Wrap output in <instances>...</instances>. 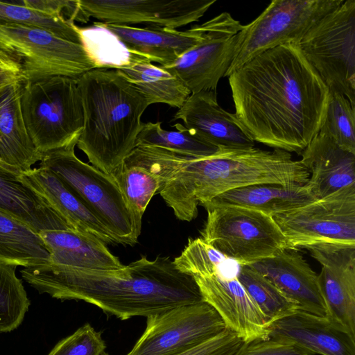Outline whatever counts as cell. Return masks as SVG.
I'll use <instances>...</instances> for the list:
<instances>
[{
  "instance_id": "obj_1",
  "label": "cell",
  "mask_w": 355,
  "mask_h": 355,
  "mask_svg": "<svg viewBox=\"0 0 355 355\" xmlns=\"http://www.w3.org/2000/svg\"><path fill=\"white\" fill-rule=\"evenodd\" d=\"M227 78L234 114L254 141L301 154L318 133L329 90L299 43L269 49Z\"/></svg>"
},
{
  "instance_id": "obj_2",
  "label": "cell",
  "mask_w": 355,
  "mask_h": 355,
  "mask_svg": "<svg viewBox=\"0 0 355 355\" xmlns=\"http://www.w3.org/2000/svg\"><path fill=\"white\" fill-rule=\"evenodd\" d=\"M20 273L40 294L61 300H83L123 320L204 301L193 277L178 269L169 257H141L115 270L47 261L22 268Z\"/></svg>"
},
{
  "instance_id": "obj_3",
  "label": "cell",
  "mask_w": 355,
  "mask_h": 355,
  "mask_svg": "<svg viewBox=\"0 0 355 355\" xmlns=\"http://www.w3.org/2000/svg\"><path fill=\"white\" fill-rule=\"evenodd\" d=\"M166 168L159 193L176 218L187 222L197 217L198 205L228 191L263 184L304 185L309 178L289 153L254 147L219 149L202 158L173 153Z\"/></svg>"
},
{
  "instance_id": "obj_4",
  "label": "cell",
  "mask_w": 355,
  "mask_h": 355,
  "mask_svg": "<svg viewBox=\"0 0 355 355\" xmlns=\"http://www.w3.org/2000/svg\"><path fill=\"white\" fill-rule=\"evenodd\" d=\"M76 80L84 113L76 145L92 166L111 174L135 148L150 104L116 70L94 69Z\"/></svg>"
},
{
  "instance_id": "obj_5",
  "label": "cell",
  "mask_w": 355,
  "mask_h": 355,
  "mask_svg": "<svg viewBox=\"0 0 355 355\" xmlns=\"http://www.w3.org/2000/svg\"><path fill=\"white\" fill-rule=\"evenodd\" d=\"M77 143L45 153L40 166L53 171L103 221L119 244L135 245L142 217L132 209L117 182L75 154Z\"/></svg>"
},
{
  "instance_id": "obj_6",
  "label": "cell",
  "mask_w": 355,
  "mask_h": 355,
  "mask_svg": "<svg viewBox=\"0 0 355 355\" xmlns=\"http://www.w3.org/2000/svg\"><path fill=\"white\" fill-rule=\"evenodd\" d=\"M20 103L28 134L42 155L78 142L84 113L76 78L54 76L26 83Z\"/></svg>"
},
{
  "instance_id": "obj_7",
  "label": "cell",
  "mask_w": 355,
  "mask_h": 355,
  "mask_svg": "<svg viewBox=\"0 0 355 355\" xmlns=\"http://www.w3.org/2000/svg\"><path fill=\"white\" fill-rule=\"evenodd\" d=\"M329 93L355 106V0H346L320 19L299 42Z\"/></svg>"
},
{
  "instance_id": "obj_8",
  "label": "cell",
  "mask_w": 355,
  "mask_h": 355,
  "mask_svg": "<svg viewBox=\"0 0 355 355\" xmlns=\"http://www.w3.org/2000/svg\"><path fill=\"white\" fill-rule=\"evenodd\" d=\"M205 209L201 238L239 265L250 266L287 249L283 233L268 214L235 206Z\"/></svg>"
},
{
  "instance_id": "obj_9",
  "label": "cell",
  "mask_w": 355,
  "mask_h": 355,
  "mask_svg": "<svg viewBox=\"0 0 355 355\" xmlns=\"http://www.w3.org/2000/svg\"><path fill=\"white\" fill-rule=\"evenodd\" d=\"M344 0H273L254 20L243 25L225 76L258 55L280 45L299 43L307 31Z\"/></svg>"
},
{
  "instance_id": "obj_10",
  "label": "cell",
  "mask_w": 355,
  "mask_h": 355,
  "mask_svg": "<svg viewBox=\"0 0 355 355\" xmlns=\"http://www.w3.org/2000/svg\"><path fill=\"white\" fill-rule=\"evenodd\" d=\"M0 45L19 58L25 83L54 76L78 78L96 69L81 44L35 26L0 24Z\"/></svg>"
},
{
  "instance_id": "obj_11",
  "label": "cell",
  "mask_w": 355,
  "mask_h": 355,
  "mask_svg": "<svg viewBox=\"0 0 355 355\" xmlns=\"http://www.w3.org/2000/svg\"><path fill=\"white\" fill-rule=\"evenodd\" d=\"M272 218L288 250L319 243L355 245V184Z\"/></svg>"
},
{
  "instance_id": "obj_12",
  "label": "cell",
  "mask_w": 355,
  "mask_h": 355,
  "mask_svg": "<svg viewBox=\"0 0 355 355\" xmlns=\"http://www.w3.org/2000/svg\"><path fill=\"white\" fill-rule=\"evenodd\" d=\"M146 329L127 355H168L187 350L226 327L205 301L175 306L146 317Z\"/></svg>"
},
{
  "instance_id": "obj_13",
  "label": "cell",
  "mask_w": 355,
  "mask_h": 355,
  "mask_svg": "<svg viewBox=\"0 0 355 355\" xmlns=\"http://www.w3.org/2000/svg\"><path fill=\"white\" fill-rule=\"evenodd\" d=\"M199 26L201 40L173 64L162 67L178 78L191 94L216 91L231 64L243 25L230 13L223 12Z\"/></svg>"
},
{
  "instance_id": "obj_14",
  "label": "cell",
  "mask_w": 355,
  "mask_h": 355,
  "mask_svg": "<svg viewBox=\"0 0 355 355\" xmlns=\"http://www.w3.org/2000/svg\"><path fill=\"white\" fill-rule=\"evenodd\" d=\"M216 0H78L87 22L144 24L176 29L198 21Z\"/></svg>"
},
{
  "instance_id": "obj_15",
  "label": "cell",
  "mask_w": 355,
  "mask_h": 355,
  "mask_svg": "<svg viewBox=\"0 0 355 355\" xmlns=\"http://www.w3.org/2000/svg\"><path fill=\"white\" fill-rule=\"evenodd\" d=\"M306 249L322 266L318 284L326 317L355 338V245L319 243Z\"/></svg>"
},
{
  "instance_id": "obj_16",
  "label": "cell",
  "mask_w": 355,
  "mask_h": 355,
  "mask_svg": "<svg viewBox=\"0 0 355 355\" xmlns=\"http://www.w3.org/2000/svg\"><path fill=\"white\" fill-rule=\"evenodd\" d=\"M225 273V264L215 271L193 277L203 300L223 319L225 327L244 343L268 338L270 322L239 282Z\"/></svg>"
},
{
  "instance_id": "obj_17",
  "label": "cell",
  "mask_w": 355,
  "mask_h": 355,
  "mask_svg": "<svg viewBox=\"0 0 355 355\" xmlns=\"http://www.w3.org/2000/svg\"><path fill=\"white\" fill-rule=\"evenodd\" d=\"M175 120H181L187 129L218 149L254 147V141L235 114L219 105L216 91L191 94L174 115L173 121Z\"/></svg>"
},
{
  "instance_id": "obj_18",
  "label": "cell",
  "mask_w": 355,
  "mask_h": 355,
  "mask_svg": "<svg viewBox=\"0 0 355 355\" xmlns=\"http://www.w3.org/2000/svg\"><path fill=\"white\" fill-rule=\"evenodd\" d=\"M268 338L290 343L311 355H355V338L326 316L299 309L272 322Z\"/></svg>"
},
{
  "instance_id": "obj_19",
  "label": "cell",
  "mask_w": 355,
  "mask_h": 355,
  "mask_svg": "<svg viewBox=\"0 0 355 355\" xmlns=\"http://www.w3.org/2000/svg\"><path fill=\"white\" fill-rule=\"evenodd\" d=\"M17 178L42 196L77 232L94 236L105 244H119L97 215L51 170L39 166Z\"/></svg>"
},
{
  "instance_id": "obj_20",
  "label": "cell",
  "mask_w": 355,
  "mask_h": 355,
  "mask_svg": "<svg viewBox=\"0 0 355 355\" xmlns=\"http://www.w3.org/2000/svg\"><path fill=\"white\" fill-rule=\"evenodd\" d=\"M250 266L295 301L301 310L326 316L318 275L295 250H284Z\"/></svg>"
},
{
  "instance_id": "obj_21",
  "label": "cell",
  "mask_w": 355,
  "mask_h": 355,
  "mask_svg": "<svg viewBox=\"0 0 355 355\" xmlns=\"http://www.w3.org/2000/svg\"><path fill=\"white\" fill-rule=\"evenodd\" d=\"M309 178L305 184L315 200L355 184V153L318 133L301 153Z\"/></svg>"
},
{
  "instance_id": "obj_22",
  "label": "cell",
  "mask_w": 355,
  "mask_h": 355,
  "mask_svg": "<svg viewBox=\"0 0 355 355\" xmlns=\"http://www.w3.org/2000/svg\"><path fill=\"white\" fill-rule=\"evenodd\" d=\"M22 85L15 84L0 95V168L17 176L31 170L42 158L21 113Z\"/></svg>"
},
{
  "instance_id": "obj_23",
  "label": "cell",
  "mask_w": 355,
  "mask_h": 355,
  "mask_svg": "<svg viewBox=\"0 0 355 355\" xmlns=\"http://www.w3.org/2000/svg\"><path fill=\"white\" fill-rule=\"evenodd\" d=\"M103 24L132 51L164 67L173 64L183 53L198 44L202 35L199 25L181 31L157 26L137 28L123 24Z\"/></svg>"
},
{
  "instance_id": "obj_24",
  "label": "cell",
  "mask_w": 355,
  "mask_h": 355,
  "mask_svg": "<svg viewBox=\"0 0 355 355\" xmlns=\"http://www.w3.org/2000/svg\"><path fill=\"white\" fill-rule=\"evenodd\" d=\"M49 253L48 262L60 266L93 270L123 268L118 257L98 239L73 229L43 231L38 233Z\"/></svg>"
},
{
  "instance_id": "obj_25",
  "label": "cell",
  "mask_w": 355,
  "mask_h": 355,
  "mask_svg": "<svg viewBox=\"0 0 355 355\" xmlns=\"http://www.w3.org/2000/svg\"><path fill=\"white\" fill-rule=\"evenodd\" d=\"M0 211L37 234L72 229L42 196L23 184L17 175L1 168Z\"/></svg>"
},
{
  "instance_id": "obj_26",
  "label": "cell",
  "mask_w": 355,
  "mask_h": 355,
  "mask_svg": "<svg viewBox=\"0 0 355 355\" xmlns=\"http://www.w3.org/2000/svg\"><path fill=\"white\" fill-rule=\"evenodd\" d=\"M315 200L306 185L255 184L217 196L201 206H235L261 211L272 217Z\"/></svg>"
},
{
  "instance_id": "obj_27",
  "label": "cell",
  "mask_w": 355,
  "mask_h": 355,
  "mask_svg": "<svg viewBox=\"0 0 355 355\" xmlns=\"http://www.w3.org/2000/svg\"><path fill=\"white\" fill-rule=\"evenodd\" d=\"M116 71L144 95L150 105L165 103L180 108L191 94L178 78L149 60Z\"/></svg>"
},
{
  "instance_id": "obj_28",
  "label": "cell",
  "mask_w": 355,
  "mask_h": 355,
  "mask_svg": "<svg viewBox=\"0 0 355 355\" xmlns=\"http://www.w3.org/2000/svg\"><path fill=\"white\" fill-rule=\"evenodd\" d=\"M49 253L37 233L0 211V262L22 268L49 261Z\"/></svg>"
},
{
  "instance_id": "obj_29",
  "label": "cell",
  "mask_w": 355,
  "mask_h": 355,
  "mask_svg": "<svg viewBox=\"0 0 355 355\" xmlns=\"http://www.w3.org/2000/svg\"><path fill=\"white\" fill-rule=\"evenodd\" d=\"M81 45L94 62L96 69L119 70L148 60L129 49L101 22L88 27L76 26Z\"/></svg>"
},
{
  "instance_id": "obj_30",
  "label": "cell",
  "mask_w": 355,
  "mask_h": 355,
  "mask_svg": "<svg viewBox=\"0 0 355 355\" xmlns=\"http://www.w3.org/2000/svg\"><path fill=\"white\" fill-rule=\"evenodd\" d=\"M173 126L177 130L162 129L161 122L142 123L136 146L159 147L195 158L211 156L219 150L201 140L182 124L175 123Z\"/></svg>"
},
{
  "instance_id": "obj_31",
  "label": "cell",
  "mask_w": 355,
  "mask_h": 355,
  "mask_svg": "<svg viewBox=\"0 0 355 355\" xmlns=\"http://www.w3.org/2000/svg\"><path fill=\"white\" fill-rule=\"evenodd\" d=\"M237 279L270 323L300 309L268 278L248 265H239Z\"/></svg>"
},
{
  "instance_id": "obj_32",
  "label": "cell",
  "mask_w": 355,
  "mask_h": 355,
  "mask_svg": "<svg viewBox=\"0 0 355 355\" xmlns=\"http://www.w3.org/2000/svg\"><path fill=\"white\" fill-rule=\"evenodd\" d=\"M15 266L0 262V334L16 329L31 302Z\"/></svg>"
},
{
  "instance_id": "obj_33",
  "label": "cell",
  "mask_w": 355,
  "mask_h": 355,
  "mask_svg": "<svg viewBox=\"0 0 355 355\" xmlns=\"http://www.w3.org/2000/svg\"><path fill=\"white\" fill-rule=\"evenodd\" d=\"M111 174L132 209L142 217L150 200L161 188L159 178L143 166L124 162Z\"/></svg>"
},
{
  "instance_id": "obj_34",
  "label": "cell",
  "mask_w": 355,
  "mask_h": 355,
  "mask_svg": "<svg viewBox=\"0 0 355 355\" xmlns=\"http://www.w3.org/2000/svg\"><path fill=\"white\" fill-rule=\"evenodd\" d=\"M0 24L35 26L79 44L80 38L74 22L62 16H54L30 8L19 3L0 1Z\"/></svg>"
},
{
  "instance_id": "obj_35",
  "label": "cell",
  "mask_w": 355,
  "mask_h": 355,
  "mask_svg": "<svg viewBox=\"0 0 355 355\" xmlns=\"http://www.w3.org/2000/svg\"><path fill=\"white\" fill-rule=\"evenodd\" d=\"M318 133L333 139L343 149L355 153V106L345 96L329 93Z\"/></svg>"
},
{
  "instance_id": "obj_36",
  "label": "cell",
  "mask_w": 355,
  "mask_h": 355,
  "mask_svg": "<svg viewBox=\"0 0 355 355\" xmlns=\"http://www.w3.org/2000/svg\"><path fill=\"white\" fill-rule=\"evenodd\" d=\"M105 348L101 333L87 323L58 342L48 355H103Z\"/></svg>"
},
{
  "instance_id": "obj_37",
  "label": "cell",
  "mask_w": 355,
  "mask_h": 355,
  "mask_svg": "<svg viewBox=\"0 0 355 355\" xmlns=\"http://www.w3.org/2000/svg\"><path fill=\"white\" fill-rule=\"evenodd\" d=\"M243 343L234 332L225 328L193 347L168 355H234Z\"/></svg>"
},
{
  "instance_id": "obj_38",
  "label": "cell",
  "mask_w": 355,
  "mask_h": 355,
  "mask_svg": "<svg viewBox=\"0 0 355 355\" xmlns=\"http://www.w3.org/2000/svg\"><path fill=\"white\" fill-rule=\"evenodd\" d=\"M234 355H311L290 343L272 338L243 343Z\"/></svg>"
},
{
  "instance_id": "obj_39",
  "label": "cell",
  "mask_w": 355,
  "mask_h": 355,
  "mask_svg": "<svg viewBox=\"0 0 355 355\" xmlns=\"http://www.w3.org/2000/svg\"><path fill=\"white\" fill-rule=\"evenodd\" d=\"M20 62L13 58H0V95L15 84H24Z\"/></svg>"
},
{
  "instance_id": "obj_40",
  "label": "cell",
  "mask_w": 355,
  "mask_h": 355,
  "mask_svg": "<svg viewBox=\"0 0 355 355\" xmlns=\"http://www.w3.org/2000/svg\"><path fill=\"white\" fill-rule=\"evenodd\" d=\"M0 58H13L20 61L14 53L2 45H0Z\"/></svg>"
},
{
  "instance_id": "obj_41",
  "label": "cell",
  "mask_w": 355,
  "mask_h": 355,
  "mask_svg": "<svg viewBox=\"0 0 355 355\" xmlns=\"http://www.w3.org/2000/svg\"><path fill=\"white\" fill-rule=\"evenodd\" d=\"M103 355H109V354H106V353H104Z\"/></svg>"
}]
</instances>
